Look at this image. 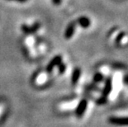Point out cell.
<instances>
[{"label": "cell", "mask_w": 128, "mask_h": 127, "mask_svg": "<svg viewBox=\"0 0 128 127\" xmlns=\"http://www.w3.org/2000/svg\"><path fill=\"white\" fill-rule=\"evenodd\" d=\"M108 122L112 125L125 126H128V117H111L108 118Z\"/></svg>", "instance_id": "obj_1"}, {"label": "cell", "mask_w": 128, "mask_h": 127, "mask_svg": "<svg viewBox=\"0 0 128 127\" xmlns=\"http://www.w3.org/2000/svg\"><path fill=\"white\" fill-rule=\"evenodd\" d=\"M87 107H88V102H87V100L82 99L80 102V103H78V105L77 106V108H76V110H75L76 117L78 118L82 117L87 109Z\"/></svg>", "instance_id": "obj_2"}, {"label": "cell", "mask_w": 128, "mask_h": 127, "mask_svg": "<svg viewBox=\"0 0 128 127\" xmlns=\"http://www.w3.org/2000/svg\"><path fill=\"white\" fill-rule=\"evenodd\" d=\"M112 90V78L108 77L106 78L105 83H104V87H103L102 94V97H107L111 93Z\"/></svg>", "instance_id": "obj_3"}, {"label": "cell", "mask_w": 128, "mask_h": 127, "mask_svg": "<svg viewBox=\"0 0 128 127\" xmlns=\"http://www.w3.org/2000/svg\"><path fill=\"white\" fill-rule=\"evenodd\" d=\"M62 62V57L61 55H57L56 56L55 58H54L52 60H51L49 64L47 65V68H46V70H47V72H51L52 71V69L55 68L56 66H58Z\"/></svg>", "instance_id": "obj_4"}, {"label": "cell", "mask_w": 128, "mask_h": 127, "mask_svg": "<svg viewBox=\"0 0 128 127\" xmlns=\"http://www.w3.org/2000/svg\"><path fill=\"white\" fill-rule=\"evenodd\" d=\"M75 26H76L75 21H72V22H70L69 24V26H67V28L64 31V37L66 39H70L73 36V35L74 33V31H75Z\"/></svg>", "instance_id": "obj_5"}, {"label": "cell", "mask_w": 128, "mask_h": 127, "mask_svg": "<svg viewBox=\"0 0 128 127\" xmlns=\"http://www.w3.org/2000/svg\"><path fill=\"white\" fill-rule=\"evenodd\" d=\"M40 27V24L36 23L34 24L32 26H28L26 25H22V31L26 34H30V33H33V32L36 31Z\"/></svg>", "instance_id": "obj_6"}, {"label": "cell", "mask_w": 128, "mask_h": 127, "mask_svg": "<svg viewBox=\"0 0 128 127\" xmlns=\"http://www.w3.org/2000/svg\"><path fill=\"white\" fill-rule=\"evenodd\" d=\"M76 23H78V25L81 26L84 28H88V26H90V24H91L90 20H89L87 17H78L77 19V21H76Z\"/></svg>", "instance_id": "obj_7"}, {"label": "cell", "mask_w": 128, "mask_h": 127, "mask_svg": "<svg viewBox=\"0 0 128 127\" xmlns=\"http://www.w3.org/2000/svg\"><path fill=\"white\" fill-rule=\"evenodd\" d=\"M80 75H81V70L80 68H76L73 72V74H72V78H71V82L74 85H75L76 83H78V79L80 78Z\"/></svg>", "instance_id": "obj_8"}, {"label": "cell", "mask_w": 128, "mask_h": 127, "mask_svg": "<svg viewBox=\"0 0 128 127\" xmlns=\"http://www.w3.org/2000/svg\"><path fill=\"white\" fill-rule=\"evenodd\" d=\"M103 75L101 73H97V74H94V82L95 83H101L103 80Z\"/></svg>", "instance_id": "obj_9"}, {"label": "cell", "mask_w": 128, "mask_h": 127, "mask_svg": "<svg viewBox=\"0 0 128 127\" xmlns=\"http://www.w3.org/2000/svg\"><path fill=\"white\" fill-rule=\"evenodd\" d=\"M107 102V98L106 97H101L100 98H98L97 100V102H96V103L97 104H98V105H102V104H104Z\"/></svg>", "instance_id": "obj_10"}, {"label": "cell", "mask_w": 128, "mask_h": 127, "mask_svg": "<svg viewBox=\"0 0 128 127\" xmlns=\"http://www.w3.org/2000/svg\"><path fill=\"white\" fill-rule=\"evenodd\" d=\"M58 66H59V72L60 73V74H63V73H64L65 69H66V65H65V64H63V63H60Z\"/></svg>", "instance_id": "obj_11"}, {"label": "cell", "mask_w": 128, "mask_h": 127, "mask_svg": "<svg viewBox=\"0 0 128 127\" xmlns=\"http://www.w3.org/2000/svg\"><path fill=\"white\" fill-rule=\"evenodd\" d=\"M124 35H125V33L124 32H122V33H120L118 36H116V41H118V42H119L120 40H121L122 38L124 37Z\"/></svg>", "instance_id": "obj_12"}, {"label": "cell", "mask_w": 128, "mask_h": 127, "mask_svg": "<svg viewBox=\"0 0 128 127\" xmlns=\"http://www.w3.org/2000/svg\"><path fill=\"white\" fill-rule=\"evenodd\" d=\"M53 1L55 2V4H57V5L60 4V2H61V0H53Z\"/></svg>", "instance_id": "obj_13"}, {"label": "cell", "mask_w": 128, "mask_h": 127, "mask_svg": "<svg viewBox=\"0 0 128 127\" xmlns=\"http://www.w3.org/2000/svg\"><path fill=\"white\" fill-rule=\"evenodd\" d=\"M11 1V0H9ZM12 1H18V2H26L28 0H12Z\"/></svg>", "instance_id": "obj_14"}]
</instances>
